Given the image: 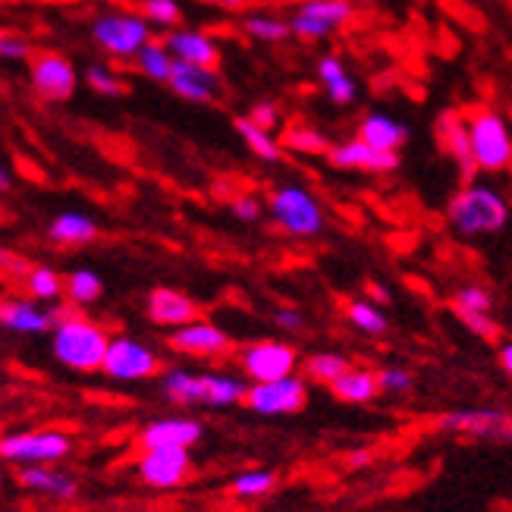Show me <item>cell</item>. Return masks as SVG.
<instances>
[{"instance_id":"5bb4252c","label":"cell","mask_w":512,"mask_h":512,"mask_svg":"<svg viewBox=\"0 0 512 512\" xmlns=\"http://www.w3.org/2000/svg\"><path fill=\"white\" fill-rule=\"evenodd\" d=\"M167 346L176 355H183V359H202V362H220L236 352V343L230 333L205 318H198L180 330H170Z\"/></svg>"},{"instance_id":"836d02e7","label":"cell","mask_w":512,"mask_h":512,"mask_svg":"<svg viewBox=\"0 0 512 512\" xmlns=\"http://www.w3.org/2000/svg\"><path fill=\"white\" fill-rule=\"evenodd\" d=\"M136 66H139V73H142L145 79H151V82H170L176 60H173V54L167 51V44H164V41L151 38V41L145 44V48L139 51Z\"/></svg>"},{"instance_id":"8d00e7d4","label":"cell","mask_w":512,"mask_h":512,"mask_svg":"<svg viewBox=\"0 0 512 512\" xmlns=\"http://www.w3.org/2000/svg\"><path fill=\"white\" fill-rule=\"evenodd\" d=\"M453 311H481V315H494L491 289L481 283H462L453 293Z\"/></svg>"},{"instance_id":"f546056e","label":"cell","mask_w":512,"mask_h":512,"mask_svg":"<svg viewBox=\"0 0 512 512\" xmlns=\"http://www.w3.org/2000/svg\"><path fill=\"white\" fill-rule=\"evenodd\" d=\"M236 132H239V139L246 142V148L255 154L258 161L264 164H277L283 158V142L274 136V132H267L261 126H255L249 117H236Z\"/></svg>"},{"instance_id":"ab89813d","label":"cell","mask_w":512,"mask_h":512,"mask_svg":"<svg viewBox=\"0 0 512 512\" xmlns=\"http://www.w3.org/2000/svg\"><path fill=\"white\" fill-rule=\"evenodd\" d=\"M456 318L462 321V327L475 333L478 340L494 343L500 337V324L494 321V315H481V311H456Z\"/></svg>"},{"instance_id":"4fadbf2b","label":"cell","mask_w":512,"mask_h":512,"mask_svg":"<svg viewBox=\"0 0 512 512\" xmlns=\"http://www.w3.org/2000/svg\"><path fill=\"white\" fill-rule=\"evenodd\" d=\"M308 406V381L302 374L283 377L271 384H249L246 409L258 418H286L299 415Z\"/></svg>"},{"instance_id":"11a10c76","label":"cell","mask_w":512,"mask_h":512,"mask_svg":"<svg viewBox=\"0 0 512 512\" xmlns=\"http://www.w3.org/2000/svg\"><path fill=\"white\" fill-rule=\"evenodd\" d=\"M0 305H4V293H0Z\"/></svg>"},{"instance_id":"9c48e42d","label":"cell","mask_w":512,"mask_h":512,"mask_svg":"<svg viewBox=\"0 0 512 512\" xmlns=\"http://www.w3.org/2000/svg\"><path fill=\"white\" fill-rule=\"evenodd\" d=\"M437 431L450 437L484 440V443H512V412L497 406L453 409L437 418Z\"/></svg>"},{"instance_id":"f5cc1de1","label":"cell","mask_w":512,"mask_h":512,"mask_svg":"<svg viewBox=\"0 0 512 512\" xmlns=\"http://www.w3.org/2000/svg\"><path fill=\"white\" fill-rule=\"evenodd\" d=\"M7 189H10V173L4 164H0V192H7Z\"/></svg>"},{"instance_id":"7dc6e473","label":"cell","mask_w":512,"mask_h":512,"mask_svg":"<svg viewBox=\"0 0 512 512\" xmlns=\"http://www.w3.org/2000/svg\"><path fill=\"white\" fill-rule=\"evenodd\" d=\"M324 92H327V98H330L333 104L349 107V104L355 101V95H359V85H355V79H352V76H346V79H340L337 85L324 88Z\"/></svg>"},{"instance_id":"5b68a950","label":"cell","mask_w":512,"mask_h":512,"mask_svg":"<svg viewBox=\"0 0 512 512\" xmlns=\"http://www.w3.org/2000/svg\"><path fill=\"white\" fill-rule=\"evenodd\" d=\"M469 117V136L478 173H503L512 167V132L494 107H475Z\"/></svg>"},{"instance_id":"d6a6232c","label":"cell","mask_w":512,"mask_h":512,"mask_svg":"<svg viewBox=\"0 0 512 512\" xmlns=\"http://www.w3.org/2000/svg\"><path fill=\"white\" fill-rule=\"evenodd\" d=\"M283 148L286 151H296V154H305V158H318V154H330V148H333V142L324 136L321 129H315V126H305V123H296V126H286V132H283Z\"/></svg>"},{"instance_id":"3957f363","label":"cell","mask_w":512,"mask_h":512,"mask_svg":"<svg viewBox=\"0 0 512 512\" xmlns=\"http://www.w3.org/2000/svg\"><path fill=\"white\" fill-rule=\"evenodd\" d=\"M509 198L491 183H465L447 202V224L459 239H487L506 230Z\"/></svg>"},{"instance_id":"4dcf8cb0","label":"cell","mask_w":512,"mask_h":512,"mask_svg":"<svg viewBox=\"0 0 512 512\" xmlns=\"http://www.w3.org/2000/svg\"><path fill=\"white\" fill-rule=\"evenodd\" d=\"M26 286V299L38 302V305H54L63 299V289H66V280L54 271V267H44V264H35L29 277L22 280Z\"/></svg>"},{"instance_id":"484cf974","label":"cell","mask_w":512,"mask_h":512,"mask_svg":"<svg viewBox=\"0 0 512 512\" xmlns=\"http://www.w3.org/2000/svg\"><path fill=\"white\" fill-rule=\"evenodd\" d=\"M48 239L57 246H88L98 239V224L82 211H63L48 224Z\"/></svg>"},{"instance_id":"b9f144b4","label":"cell","mask_w":512,"mask_h":512,"mask_svg":"<svg viewBox=\"0 0 512 512\" xmlns=\"http://www.w3.org/2000/svg\"><path fill=\"white\" fill-rule=\"evenodd\" d=\"M32 44L22 38V35H13V32H0V60H32Z\"/></svg>"},{"instance_id":"9a60e30c","label":"cell","mask_w":512,"mask_h":512,"mask_svg":"<svg viewBox=\"0 0 512 512\" xmlns=\"http://www.w3.org/2000/svg\"><path fill=\"white\" fill-rule=\"evenodd\" d=\"M205 440V425L192 415H164L151 418L136 434V447L142 450H192Z\"/></svg>"},{"instance_id":"60d3db41","label":"cell","mask_w":512,"mask_h":512,"mask_svg":"<svg viewBox=\"0 0 512 512\" xmlns=\"http://www.w3.org/2000/svg\"><path fill=\"white\" fill-rule=\"evenodd\" d=\"M230 211H233L236 220H242V224H258V220L267 214V205L261 202L258 195L242 192V195H236L233 202H230Z\"/></svg>"},{"instance_id":"cb8c5ba5","label":"cell","mask_w":512,"mask_h":512,"mask_svg":"<svg viewBox=\"0 0 512 512\" xmlns=\"http://www.w3.org/2000/svg\"><path fill=\"white\" fill-rule=\"evenodd\" d=\"M355 139L368 142L371 148L377 151H387V154H399V148H403L409 142V126L399 123L396 117L390 114H365L359 129H355Z\"/></svg>"},{"instance_id":"d4e9b609","label":"cell","mask_w":512,"mask_h":512,"mask_svg":"<svg viewBox=\"0 0 512 512\" xmlns=\"http://www.w3.org/2000/svg\"><path fill=\"white\" fill-rule=\"evenodd\" d=\"M330 393L349 406H368L381 396V381H377V368L352 365L337 384L330 387Z\"/></svg>"},{"instance_id":"ffe728a7","label":"cell","mask_w":512,"mask_h":512,"mask_svg":"<svg viewBox=\"0 0 512 512\" xmlns=\"http://www.w3.org/2000/svg\"><path fill=\"white\" fill-rule=\"evenodd\" d=\"M327 164L337 170H355V173H393L399 167V154L377 151L362 139H346L330 148Z\"/></svg>"},{"instance_id":"ee69618b","label":"cell","mask_w":512,"mask_h":512,"mask_svg":"<svg viewBox=\"0 0 512 512\" xmlns=\"http://www.w3.org/2000/svg\"><path fill=\"white\" fill-rule=\"evenodd\" d=\"M255 126L267 129V132H277V126L283 123V114H280V107L274 101H258L249 114H246Z\"/></svg>"},{"instance_id":"52a82bcc","label":"cell","mask_w":512,"mask_h":512,"mask_svg":"<svg viewBox=\"0 0 512 512\" xmlns=\"http://www.w3.org/2000/svg\"><path fill=\"white\" fill-rule=\"evenodd\" d=\"M236 365L249 384H271V381H283V377L299 374L302 355L286 340H255L249 346L236 349Z\"/></svg>"},{"instance_id":"ac0fdd59","label":"cell","mask_w":512,"mask_h":512,"mask_svg":"<svg viewBox=\"0 0 512 512\" xmlns=\"http://www.w3.org/2000/svg\"><path fill=\"white\" fill-rule=\"evenodd\" d=\"M60 318V308H44L32 299H4L0 305V327L10 330V333H19V337H44Z\"/></svg>"},{"instance_id":"2e32d148","label":"cell","mask_w":512,"mask_h":512,"mask_svg":"<svg viewBox=\"0 0 512 512\" xmlns=\"http://www.w3.org/2000/svg\"><path fill=\"white\" fill-rule=\"evenodd\" d=\"M29 76H32V88L38 92V98L44 101H70L76 95V66L66 60L57 51H38L29 63Z\"/></svg>"},{"instance_id":"7402d4cb","label":"cell","mask_w":512,"mask_h":512,"mask_svg":"<svg viewBox=\"0 0 512 512\" xmlns=\"http://www.w3.org/2000/svg\"><path fill=\"white\" fill-rule=\"evenodd\" d=\"M145 311H148V321L167 327V330H180L192 321H198V305L192 296L180 293V289H170V286H158L151 289L148 299H145Z\"/></svg>"},{"instance_id":"f907efd6","label":"cell","mask_w":512,"mask_h":512,"mask_svg":"<svg viewBox=\"0 0 512 512\" xmlns=\"http://www.w3.org/2000/svg\"><path fill=\"white\" fill-rule=\"evenodd\" d=\"M198 4H211V7H220V10H246L249 0H198Z\"/></svg>"},{"instance_id":"83f0119b","label":"cell","mask_w":512,"mask_h":512,"mask_svg":"<svg viewBox=\"0 0 512 512\" xmlns=\"http://www.w3.org/2000/svg\"><path fill=\"white\" fill-rule=\"evenodd\" d=\"M343 315L349 321L352 330H359L362 337H371V340H381L384 333L390 330V318L381 305H374L371 299L359 296V299H349L343 305Z\"/></svg>"},{"instance_id":"e0dca14e","label":"cell","mask_w":512,"mask_h":512,"mask_svg":"<svg viewBox=\"0 0 512 512\" xmlns=\"http://www.w3.org/2000/svg\"><path fill=\"white\" fill-rule=\"evenodd\" d=\"M437 139L443 145V151L450 154V158L456 161L459 173L465 183L475 180V154H472V136H469V117L459 114V110H443V114L437 117Z\"/></svg>"},{"instance_id":"7bdbcfd3","label":"cell","mask_w":512,"mask_h":512,"mask_svg":"<svg viewBox=\"0 0 512 512\" xmlns=\"http://www.w3.org/2000/svg\"><path fill=\"white\" fill-rule=\"evenodd\" d=\"M29 271H32V264L26 258L10 252V249H0V280H19L22 283L29 277Z\"/></svg>"},{"instance_id":"816d5d0a","label":"cell","mask_w":512,"mask_h":512,"mask_svg":"<svg viewBox=\"0 0 512 512\" xmlns=\"http://www.w3.org/2000/svg\"><path fill=\"white\" fill-rule=\"evenodd\" d=\"M349 459H352L349 465H368V462H371V453H368V450H362V453H352Z\"/></svg>"},{"instance_id":"f35d334b","label":"cell","mask_w":512,"mask_h":512,"mask_svg":"<svg viewBox=\"0 0 512 512\" xmlns=\"http://www.w3.org/2000/svg\"><path fill=\"white\" fill-rule=\"evenodd\" d=\"M85 82H88V88H92V92H98L104 98H120V95H126V82L114 70L101 66V63L88 66V70H85Z\"/></svg>"},{"instance_id":"8992f818","label":"cell","mask_w":512,"mask_h":512,"mask_svg":"<svg viewBox=\"0 0 512 512\" xmlns=\"http://www.w3.org/2000/svg\"><path fill=\"white\" fill-rule=\"evenodd\" d=\"M73 453V437L60 428H29L0 437V459L19 469L29 465H57Z\"/></svg>"},{"instance_id":"4316f807","label":"cell","mask_w":512,"mask_h":512,"mask_svg":"<svg viewBox=\"0 0 512 512\" xmlns=\"http://www.w3.org/2000/svg\"><path fill=\"white\" fill-rule=\"evenodd\" d=\"M352 368V359L337 349H324V352H311L308 359H302V377L308 384H321V387H333L340 377Z\"/></svg>"},{"instance_id":"74e56055","label":"cell","mask_w":512,"mask_h":512,"mask_svg":"<svg viewBox=\"0 0 512 512\" xmlns=\"http://www.w3.org/2000/svg\"><path fill=\"white\" fill-rule=\"evenodd\" d=\"M377 381H381L384 396H409L415 390V374L403 365H384L377 368Z\"/></svg>"},{"instance_id":"6da1fadb","label":"cell","mask_w":512,"mask_h":512,"mask_svg":"<svg viewBox=\"0 0 512 512\" xmlns=\"http://www.w3.org/2000/svg\"><path fill=\"white\" fill-rule=\"evenodd\" d=\"M158 390L176 409H236L246 406L249 381L230 371H192V368H164Z\"/></svg>"},{"instance_id":"f6af8a7d","label":"cell","mask_w":512,"mask_h":512,"mask_svg":"<svg viewBox=\"0 0 512 512\" xmlns=\"http://www.w3.org/2000/svg\"><path fill=\"white\" fill-rule=\"evenodd\" d=\"M315 73H318V82H321L324 88L337 85L340 79L349 76V73H346V66H343V60H340L337 54H324V57L318 60V66H315Z\"/></svg>"},{"instance_id":"d590c367","label":"cell","mask_w":512,"mask_h":512,"mask_svg":"<svg viewBox=\"0 0 512 512\" xmlns=\"http://www.w3.org/2000/svg\"><path fill=\"white\" fill-rule=\"evenodd\" d=\"M136 13L148 26H161L167 32L180 29V22H183L180 0H136Z\"/></svg>"},{"instance_id":"44dd1931","label":"cell","mask_w":512,"mask_h":512,"mask_svg":"<svg viewBox=\"0 0 512 512\" xmlns=\"http://www.w3.org/2000/svg\"><path fill=\"white\" fill-rule=\"evenodd\" d=\"M167 85L173 95H180L183 101H192V104H214V101H220V95H224V82H220L217 70L192 66L183 60H176Z\"/></svg>"},{"instance_id":"603a6c76","label":"cell","mask_w":512,"mask_h":512,"mask_svg":"<svg viewBox=\"0 0 512 512\" xmlns=\"http://www.w3.org/2000/svg\"><path fill=\"white\" fill-rule=\"evenodd\" d=\"M164 44L173 54V60H183L192 66H208V70H217V63H220L217 41L205 32H198V29H183V26L173 29L164 35Z\"/></svg>"},{"instance_id":"f1b7e54d","label":"cell","mask_w":512,"mask_h":512,"mask_svg":"<svg viewBox=\"0 0 512 512\" xmlns=\"http://www.w3.org/2000/svg\"><path fill=\"white\" fill-rule=\"evenodd\" d=\"M277 472L274 469H242L230 478L227 484V494L239 503H255L264 500L277 491Z\"/></svg>"},{"instance_id":"30bf717a","label":"cell","mask_w":512,"mask_h":512,"mask_svg":"<svg viewBox=\"0 0 512 512\" xmlns=\"http://www.w3.org/2000/svg\"><path fill=\"white\" fill-rule=\"evenodd\" d=\"M92 38L98 48L117 60H136L139 51L151 41V26L139 13H104L95 19Z\"/></svg>"},{"instance_id":"8fae6325","label":"cell","mask_w":512,"mask_h":512,"mask_svg":"<svg viewBox=\"0 0 512 512\" xmlns=\"http://www.w3.org/2000/svg\"><path fill=\"white\" fill-rule=\"evenodd\" d=\"M355 4L352 0H302L289 16V29L299 41H324L337 35L346 22H352Z\"/></svg>"},{"instance_id":"ba28073f","label":"cell","mask_w":512,"mask_h":512,"mask_svg":"<svg viewBox=\"0 0 512 512\" xmlns=\"http://www.w3.org/2000/svg\"><path fill=\"white\" fill-rule=\"evenodd\" d=\"M164 365H161V355L154 346L129 337V333H117L110 340L107 349V359L101 374L110 377L117 384H139V381H151V377H161Z\"/></svg>"},{"instance_id":"7c38bea8","label":"cell","mask_w":512,"mask_h":512,"mask_svg":"<svg viewBox=\"0 0 512 512\" xmlns=\"http://www.w3.org/2000/svg\"><path fill=\"white\" fill-rule=\"evenodd\" d=\"M195 472L192 450H142L136 459V478L148 491L170 494L189 484Z\"/></svg>"},{"instance_id":"681fc988","label":"cell","mask_w":512,"mask_h":512,"mask_svg":"<svg viewBox=\"0 0 512 512\" xmlns=\"http://www.w3.org/2000/svg\"><path fill=\"white\" fill-rule=\"evenodd\" d=\"M497 362H500V368H503V374L512 381V340H506V343H500V352H497Z\"/></svg>"},{"instance_id":"d6986e66","label":"cell","mask_w":512,"mask_h":512,"mask_svg":"<svg viewBox=\"0 0 512 512\" xmlns=\"http://www.w3.org/2000/svg\"><path fill=\"white\" fill-rule=\"evenodd\" d=\"M16 484L22 491L57 500V503L79 497V478L73 472L60 469V465H29V469H19Z\"/></svg>"},{"instance_id":"7a4b0ae2","label":"cell","mask_w":512,"mask_h":512,"mask_svg":"<svg viewBox=\"0 0 512 512\" xmlns=\"http://www.w3.org/2000/svg\"><path fill=\"white\" fill-rule=\"evenodd\" d=\"M110 330L79 311L60 308V318L51 330V355L57 365L76 374H95L104 368L107 349H110Z\"/></svg>"},{"instance_id":"277c9868","label":"cell","mask_w":512,"mask_h":512,"mask_svg":"<svg viewBox=\"0 0 512 512\" xmlns=\"http://www.w3.org/2000/svg\"><path fill=\"white\" fill-rule=\"evenodd\" d=\"M267 217L289 239H318L327 230L321 198L302 183H283L267 195Z\"/></svg>"},{"instance_id":"1f68e13d","label":"cell","mask_w":512,"mask_h":512,"mask_svg":"<svg viewBox=\"0 0 512 512\" xmlns=\"http://www.w3.org/2000/svg\"><path fill=\"white\" fill-rule=\"evenodd\" d=\"M63 280H66L63 296L76 308H88L104 296V280L95 271H88V267H76V271H70Z\"/></svg>"},{"instance_id":"bcb514c9","label":"cell","mask_w":512,"mask_h":512,"mask_svg":"<svg viewBox=\"0 0 512 512\" xmlns=\"http://www.w3.org/2000/svg\"><path fill=\"white\" fill-rule=\"evenodd\" d=\"M271 321H274V327H277V330H283V333H302V330L308 327L305 315H302L299 308H293V305L277 308L274 315H271Z\"/></svg>"},{"instance_id":"db71d44e","label":"cell","mask_w":512,"mask_h":512,"mask_svg":"<svg viewBox=\"0 0 512 512\" xmlns=\"http://www.w3.org/2000/svg\"><path fill=\"white\" fill-rule=\"evenodd\" d=\"M0 491H4V469H0Z\"/></svg>"},{"instance_id":"c3c4849f","label":"cell","mask_w":512,"mask_h":512,"mask_svg":"<svg viewBox=\"0 0 512 512\" xmlns=\"http://www.w3.org/2000/svg\"><path fill=\"white\" fill-rule=\"evenodd\" d=\"M365 299H371L374 305H381V308H384V305H390L393 296H390V289H387L384 283H374V280H371V283L365 286Z\"/></svg>"},{"instance_id":"e575fe53","label":"cell","mask_w":512,"mask_h":512,"mask_svg":"<svg viewBox=\"0 0 512 512\" xmlns=\"http://www.w3.org/2000/svg\"><path fill=\"white\" fill-rule=\"evenodd\" d=\"M242 32L255 41H264V44H280L286 38H293L289 19L274 16V13H249L246 19H242Z\"/></svg>"}]
</instances>
